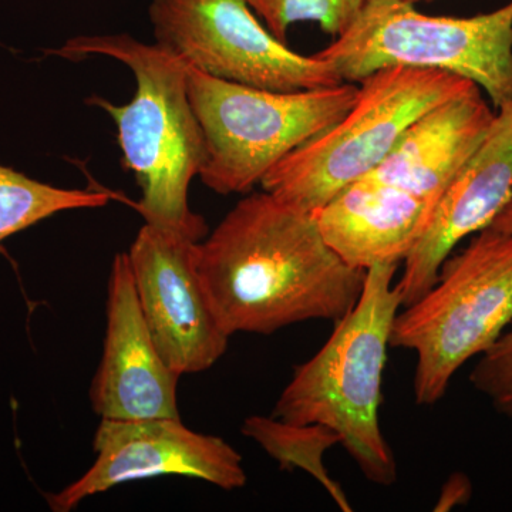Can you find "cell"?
I'll return each mask as SVG.
<instances>
[{
	"label": "cell",
	"instance_id": "8992f818",
	"mask_svg": "<svg viewBox=\"0 0 512 512\" xmlns=\"http://www.w3.org/2000/svg\"><path fill=\"white\" fill-rule=\"evenodd\" d=\"M359 86L272 92L212 77L188 64V96L205 140L200 178L221 195L247 194L296 148L329 130Z\"/></svg>",
	"mask_w": 512,
	"mask_h": 512
},
{
	"label": "cell",
	"instance_id": "9a60e30c",
	"mask_svg": "<svg viewBox=\"0 0 512 512\" xmlns=\"http://www.w3.org/2000/svg\"><path fill=\"white\" fill-rule=\"evenodd\" d=\"M242 434L254 440L284 470L311 474L343 512H352L348 495L338 481L330 477L323 456L330 447L340 444L336 431L322 424H293L274 416H249L241 427Z\"/></svg>",
	"mask_w": 512,
	"mask_h": 512
},
{
	"label": "cell",
	"instance_id": "6da1fadb",
	"mask_svg": "<svg viewBox=\"0 0 512 512\" xmlns=\"http://www.w3.org/2000/svg\"><path fill=\"white\" fill-rule=\"evenodd\" d=\"M198 269L229 335H272L352 311L366 272L335 254L311 212L269 192L242 198L204 242Z\"/></svg>",
	"mask_w": 512,
	"mask_h": 512
},
{
	"label": "cell",
	"instance_id": "44dd1931",
	"mask_svg": "<svg viewBox=\"0 0 512 512\" xmlns=\"http://www.w3.org/2000/svg\"><path fill=\"white\" fill-rule=\"evenodd\" d=\"M367 2V0H365ZM400 2L409 3V5H417V3H431L436 2V0H400Z\"/></svg>",
	"mask_w": 512,
	"mask_h": 512
},
{
	"label": "cell",
	"instance_id": "7a4b0ae2",
	"mask_svg": "<svg viewBox=\"0 0 512 512\" xmlns=\"http://www.w3.org/2000/svg\"><path fill=\"white\" fill-rule=\"evenodd\" d=\"M82 60L106 56L126 64L136 77L130 103L92 97L116 121L123 163L136 177L141 200L136 210L146 224L170 229L200 242L207 222L191 211L188 188L205 161V140L188 96V63L163 46L128 35L79 36L55 50Z\"/></svg>",
	"mask_w": 512,
	"mask_h": 512
},
{
	"label": "cell",
	"instance_id": "ac0fdd59",
	"mask_svg": "<svg viewBox=\"0 0 512 512\" xmlns=\"http://www.w3.org/2000/svg\"><path fill=\"white\" fill-rule=\"evenodd\" d=\"M470 380L498 413L512 419V323L480 356Z\"/></svg>",
	"mask_w": 512,
	"mask_h": 512
},
{
	"label": "cell",
	"instance_id": "7c38bea8",
	"mask_svg": "<svg viewBox=\"0 0 512 512\" xmlns=\"http://www.w3.org/2000/svg\"><path fill=\"white\" fill-rule=\"evenodd\" d=\"M103 355L90 387V402L101 419L180 417V373L165 363L151 336L127 254L114 256L107 292Z\"/></svg>",
	"mask_w": 512,
	"mask_h": 512
},
{
	"label": "cell",
	"instance_id": "8fae6325",
	"mask_svg": "<svg viewBox=\"0 0 512 512\" xmlns=\"http://www.w3.org/2000/svg\"><path fill=\"white\" fill-rule=\"evenodd\" d=\"M512 194V100L495 117L453 183L437 202L426 231L403 262L396 284L402 308L420 299L441 266L470 235L490 228Z\"/></svg>",
	"mask_w": 512,
	"mask_h": 512
},
{
	"label": "cell",
	"instance_id": "3957f363",
	"mask_svg": "<svg viewBox=\"0 0 512 512\" xmlns=\"http://www.w3.org/2000/svg\"><path fill=\"white\" fill-rule=\"evenodd\" d=\"M397 266L376 265L352 311L336 322L328 342L296 367L272 416L293 424H322L372 484L390 487L399 470L380 426L383 370L402 298Z\"/></svg>",
	"mask_w": 512,
	"mask_h": 512
},
{
	"label": "cell",
	"instance_id": "5b68a950",
	"mask_svg": "<svg viewBox=\"0 0 512 512\" xmlns=\"http://www.w3.org/2000/svg\"><path fill=\"white\" fill-rule=\"evenodd\" d=\"M511 323L512 234L485 228L448 256L436 284L394 319L390 348L416 353V403H439L458 370Z\"/></svg>",
	"mask_w": 512,
	"mask_h": 512
},
{
	"label": "cell",
	"instance_id": "4fadbf2b",
	"mask_svg": "<svg viewBox=\"0 0 512 512\" xmlns=\"http://www.w3.org/2000/svg\"><path fill=\"white\" fill-rule=\"evenodd\" d=\"M495 117L478 86L414 121L393 150L363 178L392 185L436 208Z\"/></svg>",
	"mask_w": 512,
	"mask_h": 512
},
{
	"label": "cell",
	"instance_id": "277c9868",
	"mask_svg": "<svg viewBox=\"0 0 512 512\" xmlns=\"http://www.w3.org/2000/svg\"><path fill=\"white\" fill-rule=\"evenodd\" d=\"M352 109L262 178V190L306 212L382 163L414 121L477 86L440 70L384 67L360 80Z\"/></svg>",
	"mask_w": 512,
	"mask_h": 512
},
{
	"label": "cell",
	"instance_id": "30bf717a",
	"mask_svg": "<svg viewBox=\"0 0 512 512\" xmlns=\"http://www.w3.org/2000/svg\"><path fill=\"white\" fill-rule=\"evenodd\" d=\"M93 450L96 461L86 474L47 497L53 511H72L86 498L147 478H198L227 491L248 481L242 456L231 444L188 429L181 417L101 419Z\"/></svg>",
	"mask_w": 512,
	"mask_h": 512
},
{
	"label": "cell",
	"instance_id": "e0dca14e",
	"mask_svg": "<svg viewBox=\"0 0 512 512\" xmlns=\"http://www.w3.org/2000/svg\"><path fill=\"white\" fill-rule=\"evenodd\" d=\"M266 28L282 42L295 23H318L323 32L338 37L349 29L365 0H248Z\"/></svg>",
	"mask_w": 512,
	"mask_h": 512
},
{
	"label": "cell",
	"instance_id": "d6986e66",
	"mask_svg": "<svg viewBox=\"0 0 512 512\" xmlns=\"http://www.w3.org/2000/svg\"><path fill=\"white\" fill-rule=\"evenodd\" d=\"M473 495V484L463 473H453L441 488L434 511L447 512L468 504Z\"/></svg>",
	"mask_w": 512,
	"mask_h": 512
},
{
	"label": "cell",
	"instance_id": "2e32d148",
	"mask_svg": "<svg viewBox=\"0 0 512 512\" xmlns=\"http://www.w3.org/2000/svg\"><path fill=\"white\" fill-rule=\"evenodd\" d=\"M109 201L107 192L55 187L0 164V245L59 212L104 207Z\"/></svg>",
	"mask_w": 512,
	"mask_h": 512
},
{
	"label": "cell",
	"instance_id": "9c48e42d",
	"mask_svg": "<svg viewBox=\"0 0 512 512\" xmlns=\"http://www.w3.org/2000/svg\"><path fill=\"white\" fill-rule=\"evenodd\" d=\"M197 247L183 234L144 224L127 252L148 330L165 363L181 376L211 369L231 338L202 282Z\"/></svg>",
	"mask_w": 512,
	"mask_h": 512
},
{
	"label": "cell",
	"instance_id": "ffe728a7",
	"mask_svg": "<svg viewBox=\"0 0 512 512\" xmlns=\"http://www.w3.org/2000/svg\"><path fill=\"white\" fill-rule=\"evenodd\" d=\"M495 231L504 232V234H512V194L510 201L505 205L504 210L495 218L491 227Z\"/></svg>",
	"mask_w": 512,
	"mask_h": 512
},
{
	"label": "cell",
	"instance_id": "52a82bcc",
	"mask_svg": "<svg viewBox=\"0 0 512 512\" xmlns=\"http://www.w3.org/2000/svg\"><path fill=\"white\" fill-rule=\"evenodd\" d=\"M316 56L349 83L393 66L456 74L477 84L498 110L512 100V0L471 18L424 15L400 0H367L349 29Z\"/></svg>",
	"mask_w": 512,
	"mask_h": 512
},
{
	"label": "cell",
	"instance_id": "5bb4252c",
	"mask_svg": "<svg viewBox=\"0 0 512 512\" xmlns=\"http://www.w3.org/2000/svg\"><path fill=\"white\" fill-rule=\"evenodd\" d=\"M434 205L409 192L360 178L313 212L326 244L359 271L399 265L433 215Z\"/></svg>",
	"mask_w": 512,
	"mask_h": 512
},
{
	"label": "cell",
	"instance_id": "ba28073f",
	"mask_svg": "<svg viewBox=\"0 0 512 512\" xmlns=\"http://www.w3.org/2000/svg\"><path fill=\"white\" fill-rule=\"evenodd\" d=\"M150 19L158 45L218 79L285 93L345 83L325 60L289 49L248 0H153Z\"/></svg>",
	"mask_w": 512,
	"mask_h": 512
}]
</instances>
